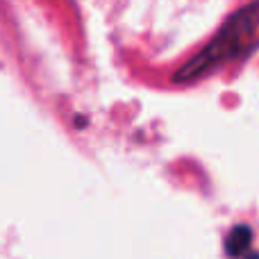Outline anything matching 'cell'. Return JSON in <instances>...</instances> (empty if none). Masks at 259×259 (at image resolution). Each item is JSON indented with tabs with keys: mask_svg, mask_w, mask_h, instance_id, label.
Returning a JSON list of instances; mask_svg holds the SVG:
<instances>
[{
	"mask_svg": "<svg viewBox=\"0 0 259 259\" xmlns=\"http://www.w3.org/2000/svg\"><path fill=\"white\" fill-rule=\"evenodd\" d=\"M259 46V3H250L237 9L228 21L223 23L214 39L191 57L178 73L173 75L175 82H193L198 77L209 75L223 64L248 55Z\"/></svg>",
	"mask_w": 259,
	"mask_h": 259,
	"instance_id": "1",
	"label": "cell"
},
{
	"mask_svg": "<svg viewBox=\"0 0 259 259\" xmlns=\"http://www.w3.org/2000/svg\"><path fill=\"white\" fill-rule=\"evenodd\" d=\"M252 246V230L248 225H237L225 239V250L232 259H246Z\"/></svg>",
	"mask_w": 259,
	"mask_h": 259,
	"instance_id": "2",
	"label": "cell"
}]
</instances>
